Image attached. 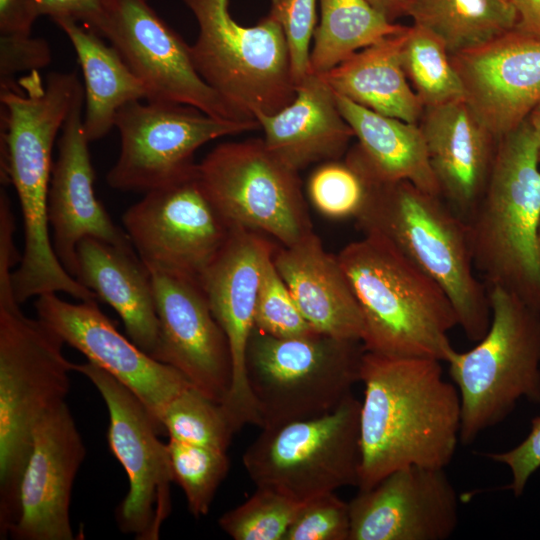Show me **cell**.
Returning <instances> with one entry per match:
<instances>
[{
	"label": "cell",
	"instance_id": "cell-1",
	"mask_svg": "<svg viewBox=\"0 0 540 540\" xmlns=\"http://www.w3.org/2000/svg\"><path fill=\"white\" fill-rule=\"evenodd\" d=\"M360 382L359 490L400 468L449 465L460 441L461 401L441 361L365 351Z\"/></svg>",
	"mask_w": 540,
	"mask_h": 540
},
{
	"label": "cell",
	"instance_id": "cell-2",
	"mask_svg": "<svg viewBox=\"0 0 540 540\" xmlns=\"http://www.w3.org/2000/svg\"><path fill=\"white\" fill-rule=\"evenodd\" d=\"M82 96L74 72H52L44 82L35 70L17 86L0 87V177L14 186L24 222V251L12 283L25 296L61 291L71 282L52 246L48 193L54 141Z\"/></svg>",
	"mask_w": 540,
	"mask_h": 540
},
{
	"label": "cell",
	"instance_id": "cell-3",
	"mask_svg": "<svg viewBox=\"0 0 540 540\" xmlns=\"http://www.w3.org/2000/svg\"><path fill=\"white\" fill-rule=\"evenodd\" d=\"M11 266L0 265V538L18 515L19 484L34 429L66 402L73 364L64 340L40 318L27 317L11 286Z\"/></svg>",
	"mask_w": 540,
	"mask_h": 540
},
{
	"label": "cell",
	"instance_id": "cell-4",
	"mask_svg": "<svg viewBox=\"0 0 540 540\" xmlns=\"http://www.w3.org/2000/svg\"><path fill=\"white\" fill-rule=\"evenodd\" d=\"M359 303L365 351L445 361L456 311L441 286L374 233L337 255Z\"/></svg>",
	"mask_w": 540,
	"mask_h": 540
},
{
	"label": "cell",
	"instance_id": "cell-5",
	"mask_svg": "<svg viewBox=\"0 0 540 540\" xmlns=\"http://www.w3.org/2000/svg\"><path fill=\"white\" fill-rule=\"evenodd\" d=\"M526 119L502 137L490 179L467 222L475 270L540 312V169Z\"/></svg>",
	"mask_w": 540,
	"mask_h": 540
},
{
	"label": "cell",
	"instance_id": "cell-6",
	"mask_svg": "<svg viewBox=\"0 0 540 540\" xmlns=\"http://www.w3.org/2000/svg\"><path fill=\"white\" fill-rule=\"evenodd\" d=\"M356 221L363 233L386 239L441 286L470 341L486 334L490 300L474 272L468 224L441 196L408 181L376 184Z\"/></svg>",
	"mask_w": 540,
	"mask_h": 540
},
{
	"label": "cell",
	"instance_id": "cell-7",
	"mask_svg": "<svg viewBox=\"0 0 540 540\" xmlns=\"http://www.w3.org/2000/svg\"><path fill=\"white\" fill-rule=\"evenodd\" d=\"M487 290L486 334L445 360L460 396L463 444L505 420L521 399L540 404V312L499 287Z\"/></svg>",
	"mask_w": 540,
	"mask_h": 540
},
{
	"label": "cell",
	"instance_id": "cell-8",
	"mask_svg": "<svg viewBox=\"0 0 540 540\" xmlns=\"http://www.w3.org/2000/svg\"><path fill=\"white\" fill-rule=\"evenodd\" d=\"M199 32L190 45L200 77L247 120L272 115L296 96L289 49L281 25L267 15L255 26L231 16L229 0H183Z\"/></svg>",
	"mask_w": 540,
	"mask_h": 540
},
{
	"label": "cell",
	"instance_id": "cell-9",
	"mask_svg": "<svg viewBox=\"0 0 540 540\" xmlns=\"http://www.w3.org/2000/svg\"><path fill=\"white\" fill-rule=\"evenodd\" d=\"M364 353L360 341L318 332L278 338L254 327L246 373L260 428L318 417L335 409L360 381Z\"/></svg>",
	"mask_w": 540,
	"mask_h": 540
},
{
	"label": "cell",
	"instance_id": "cell-10",
	"mask_svg": "<svg viewBox=\"0 0 540 540\" xmlns=\"http://www.w3.org/2000/svg\"><path fill=\"white\" fill-rule=\"evenodd\" d=\"M360 407L351 393L324 415L261 428L242 456L252 482L298 503L358 487Z\"/></svg>",
	"mask_w": 540,
	"mask_h": 540
},
{
	"label": "cell",
	"instance_id": "cell-11",
	"mask_svg": "<svg viewBox=\"0 0 540 540\" xmlns=\"http://www.w3.org/2000/svg\"><path fill=\"white\" fill-rule=\"evenodd\" d=\"M298 173L261 138L221 143L197 164L200 184L230 230L266 233L282 246L313 232Z\"/></svg>",
	"mask_w": 540,
	"mask_h": 540
},
{
	"label": "cell",
	"instance_id": "cell-12",
	"mask_svg": "<svg viewBox=\"0 0 540 540\" xmlns=\"http://www.w3.org/2000/svg\"><path fill=\"white\" fill-rule=\"evenodd\" d=\"M120 153L106 175L107 184L124 192L158 189L197 171L195 152L224 136L260 129L258 121L212 117L179 103L133 101L116 114Z\"/></svg>",
	"mask_w": 540,
	"mask_h": 540
},
{
	"label": "cell",
	"instance_id": "cell-13",
	"mask_svg": "<svg viewBox=\"0 0 540 540\" xmlns=\"http://www.w3.org/2000/svg\"><path fill=\"white\" fill-rule=\"evenodd\" d=\"M102 396L109 414L107 441L129 480V490L116 509L119 529L137 540H157L172 510L173 482L167 443H163L140 399L100 366L73 364Z\"/></svg>",
	"mask_w": 540,
	"mask_h": 540
},
{
	"label": "cell",
	"instance_id": "cell-14",
	"mask_svg": "<svg viewBox=\"0 0 540 540\" xmlns=\"http://www.w3.org/2000/svg\"><path fill=\"white\" fill-rule=\"evenodd\" d=\"M134 250L149 270L200 280L230 229L204 192L197 171L145 193L122 216Z\"/></svg>",
	"mask_w": 540,
	"mask_h": 540
},
{
	"label": "cell",
	"instance_id": "cell-15",
	"mask_svg": "<svg viewBox=\"0 0 540 540\" xmlns=\"http://www.w3.org/2000/svg\"><path fill=\"white\" fill-rule=\"evenodd\" d=\"M97 34L109 41L143 83L147 101L185 104L220 119L257 121L243 118L200 77L190 45L149 0H111Z\"/></svg>",
	"mask_w": 540,
	"mask_h": 540
},
{
	"label": "cell",
	"instance_id": "cell-16",
	"mask_svg": "<svg viewBox=\"0 0 540 540\" xmlns=\"http://www.w3.org/2000/svg\"><path fill=\"white\" fill-rule=\"evenodd\" d=\"M275 248L260 233L231 229L199 282L230 348L232 380L220 404L235 433L261 420L248 385L246 354L254 329V313L265 261Z\"/></svg>",
	"mask_w": 540,
	"mask_h": 540
},
{
	"label": "cell",
	"instance_id": "cell-17",
	"mask_svg": "<svg viewBox=\"0 0 540 540\" xmlns=\"http://www.w3.org/2000/svg\"><path fill=\"white\" fill-rule=\"evenodd\" d=\"M34 307L65 342L129 388L145 405L160 435L167 405L191 387L175 368L162 363L122 335L96 300L70 303L56 293L37 297Z\"/></svg>",
	"mask_w": 540,
	"mask_h": 540
},
{
	"label": "cell",
	"instance_id": "cell-18",
	"mask_svg": "<svg viewBox=\"0 0 540 540\" xmlns=\"http://www.w3.org/2000/svg\"><path fill=\"white\" fill-rule=\"evenodd\" d=\"M149 271L159 319L152 357L175 368L193 389L221 404L232 380L230 348L200 282L175 273Z\"/></svg>",
	"mask_w": 540,
	"mask_h": 540
},
{
	"label": "cell",
	"instance_id": "cell-19",
	"mask_svg": "<svg viewBox=\"0 0 540 540\" xmlns=\"http://www.w3.org/2000/svg\"><path fill=\"white\" fill-rule=\"evenodd\" d=\"M349 540H445L456 530L459 502L445 468L408 466L348 502Z\"/></svg>",
	"mask_w": 540,
	"mask_h": 540
},
{
	"label": "cell",
	"instance_id": "cell-20",
	"mask_svg": "<svg viewBox=\"0 0 540 540\" xmlns=\"http://www.w3.org/2000/svg\"><path fill=\"white\" fill-rule=\"evenodd\" d=\"M86 448L67 402L37 423L19 484L14 540H73L70 520L73 483Z\"/></svg>",
	"mask_w": 540,
	"mask_h": 540
},
{
	"label": "cell",
	"instance_id": "cell-21",
	"mask_svg": "<svg viewBox=\"0 0 540 540\" xmlns=\"http://www.w3.org/2000/svg\"><path fill=\"white\" fill-rule=\"evenodd\" d=\"M450 58L466 103L497 142L540 103V39L511 31Z\"/></svg>",
	"mask_w": 540,
	"mask_h": 540
},
{
	"label": "cell",
	"instance_id": "cell-22",
	"mask_svg": "<svg viewBox=\"0 0 540 540\" xmlns=\"http://www.w3.org/2000/svg\"><path fill=\"white\" fill-rule=\"evenodd\" d=\"M84 96L73 105L58 140L48 193V222L54 252L65 270L78 275L77 246L87 237L134 250L94 191V169L83 128Z\"/></svg>",
	"mask_w": 540,
	"mask_h": 540
},
{
	"label": "cell",
	"instance_id": "cell-23",
	"mask_svg": "<svg viewBox=\"0 0 540 540\" xmlns=\"http://www.w3.org/2000/svg\"><path fill=\"white\" fill-rule=\"evenodd\" d=\"M420 128L441 197L467 223L489 182L498 142L465 100L424 108Z\"/></svg>",
	"mask_w": 540,
	"mask_h": 540
},
{
	"label": "cell",
	"instance_id": "cell-24",
	"mask_svg": "<svg viewBox=\"0 0 540 540\" xmlns=\"http://www.w3.org/2000/svg\"><path fill=\"white\" fill-rule=\"evenodd\" d=\"M274 265L299 310L319 333L362 342L364 319L338 256L311 232L273 253Z\"/></svg>",
	"mask_w": 540,
	"mask_h": 540
},
{
	"label": "cell",
	"instance_id": "cell-25",
	"mask_svg": "<svg viewBox=\"0 0 540 540\" xmlns=\"http://www.w3.org/2000/svg\"><path fill=\"white\" fill-rule=\"evenodd\" d=\"M264 142L296 171L340 159L354 133L322 74L309 72L296 84L294 100L272 115L256 116Z\"/></svg>",
	"mask_w": 540,
	"mask_h": 540
},
{
	"label": "cell",
	"instance_id": "cell-26",
	"mask_svg": "<svg viewBox=\"0 0 540 540\" xmlns=\"http://www.w3.org/2000/svg\"><path fill=\"white\" fill-rule=\"evenodd\" d=\"M77 257L76 279L117 312L129 339L152 356L159 335L154 285L136 251L87 237Z\"/></svg>",
	"mask_w": 540,
	"mask_h": 540
},
{
	"label": "cell",
	"instance_id": "cell-27",
	"mask_svg": "<svg viewBox=\"0 0 540 540\" xmlns=\"http://www.w3.org/2000/svg\"><path fill=\"white\" fill-rule=\"evenodd\" d=\"M335 95L342 116L358 139L347 153L373 182L408 181L425 192L441 196L420 125L381 115Z\"/></svg>",
	"mask_w": 540,
	"mask_h": 540
},
{
	"label": "cell",
	"instance_id": "cell-28",
	"mask_svg": "<svg viewBox=\"0 0 540 540\" xmlns=\"http://www.w3.org/2000/svg\"><path fill=\"white\" fill-rule=\"evenodd\" d=\"M405 30L353 53L323 77L336 94L360 106L417 123L424 107L402 67Z\"/></svg>",
	"mask_w": 540,
	"mask_h": 540
},
{
	"label": "cell",
	"instance_id": "cell-29",
	"mask_svg": "<svg viewBox=\"0 0 540 540\" xmlns=\"http://www.w3.org/2000/svg\"><path fill=\"white\" fill-rule=\"evenodd\" d=\"M56 24L70 40L84 78L83 128L87 140L106 136L118 111L126 104L146 99L143 83L125 63L119 52L103 37L71 20Z\"/></svg>",
	"mask_w": 540,
	"mask_h": 540
},
{
	"label": "cell",
	"instance_id": "cell-30",
	"mask_svg": "<svg viewBox=\"0 0 540 540\" xmlns=\"http://www.w3.org/2000/svg\"><path fill=\"white\" fill-rule=\"evenodd\" d=\"M407 16L437 36L450 55L483 46L517 23L511 0H411Z\"/></svg>",
	"mask_w": 540,
	"mask_h": 540
},
{
	"label": "cell",
	"instance_id": "cell-31",
	"mask_svg": "<svg viewBox=\"0 0 540 540\" xmlns=\"http://www.w3.org/2000/svg\"><path fill=\"white\" fill-rule=\"evenodd\" d=\"M321 19L313 35L310 72L324 74L353 53L406 26L391 22L368 0H320Z\"/></svg>",
	"mask_w": 540,
	"mask_h": 540
},
{
	"label": "cell",
	"instance_id": "cell-32",
	"mask_svg": "<svg viewBox=\"0 0 540 540\" xmlns=\"http://www.w3.org/2000/svg\"><path fill=\"white\" fill-rule=\"evenodd\" d=\"M401 62L424 108L465 100L464 86L450 54L432 32L415 24L407 27Z\"/></svg>",
	"mask_w": 540,
	"mask_h": 540
},
{
	"label": "cell",
	"instance_id": "cell-33",
	"mask_svg": "<svg viewBox=\"0 0 540 540\" xmlns=\"http://www.w3.org/2000/svg\"><path fill=\"white\" fill-rule=\"evenodd\" d=\"M375 182L348 153L343 160L322 162L312 171L307 193L313 207L330 219L357 218Z\"/></svg>",
	"mask_w": 540,
	"mask_h": 540
},
{
	"label": "cell",
	"instance_id": "cell-34",
	"mask_svg": "<svg viewBox=\"0 0 540 540\" xmlns=\"http://www.w3.org/2000/svg\"><path fill=\"white\" fill-rule=\"evenodd\" d=\"M173 482L183 490L189 512L208 514L216 491L229 472L227 451L181 442H167Z\"/></svg>",
	"mask_w": 540,
	"mask_h": 540
},
{
	"label": "cell",
	"instance_id": "cell-35",
	"mask_svg": "<svg viewBox=\"0 0 540 540\" xmlns=\"http://www.w3.org/2000/svg\"><path fill=\"white\" fill-rule=\"evenodd\" d=\"M161 423L169 438L222 451L235 434L222 406L192 387L167 405Z\"/></svg>",
	"mask_w": 540,
	"mask_h": 540
},
{
	"label": "cell",
	"instance_id": "cell-36",
	"mask_svg": "<svg viewBox=\"0 0 540 540\" xmlns=\"http://www.w3.org/2000/svg\"><path fill=\"white\" fill-rule=\"evenodd\" d=\"M301 504L271 489L256 487L245 502L224 513L218 524L235 540H284Z\"/></svg>",
	"mask_w": 540,
	"mask_h": 540
},
{
	"label": "cell",
	"instance_id": "cell-37",
	"mask_svg": "<svg viewBox=\"0 0 540 540\" xmlns=\"http://www.w3.org/2000/svg\"><path fill=\"white\" fill-rule=\"evenodd\" d=\"M254 327L278 338L317 333L299 310L278 273L273 262V254L267 258L263 267L255 306Z\"/></svg>",
	"mask_w": 540,
	"mask_h": 540
},
{
	"label": "cell",
	"instance_id": "cell-38",
	"mask_svg": "<svg viewBox=\"0 0 540 540\" xmlns=\"http://www.w3.org/2000/svg\"><path fill=\"white\" fill-rule=\"evenodd\" d=\"M349 505L335 492L303 502L284 540H349Z\"/></svg>",
	"mask_w": 540,
	"mask_h": 540
},
{
	"label": "cell",
	"instance_id": "cell-39",
	"mask_svg": "<svg viewBox=\"0 0 540 540\" xmlns=\"http://www.w3.org/2000/svg\"><path fill=\"white\" fill-rule=\"evenodd\" d=\"M317 0H271L268 15L282 27L295 84L310 72V42L316 28Z\"/></svg>",
	"mask_w": 540,
	"mask_h": 540
},
{
	"label": "cell",
	"instance_id": "cell-40",
	"mask_svg": "<svg viewBox=\"0 0 540 540\" xmlns=\"http://www.w3.org/2000/svg\"><path fill=\"white\" fill-rule=\"evenodd\" d=\"M52 59L46 40L28 35H0V87L15 86L20 72L35 71Z\"/></svg>",
	"mask_w": 540,
	"mask_h": 540
},
{
	"label": "cell",
	"instance_id": "cell-41",
	"mask_svg": "<svg viewBox=\"0 0 540 540\" xmlns=\"http://www.w3.org/2000/svg\"><path fill=\"white\" fill-rule=\"evenodd\" d=\"M486 456L509 468L510 489L516 497L520 496L530 477L540 468V414L532 419L530 432L521 443L510 450Z\"/></svg>",
	"mask_w": 540,
	"mask_h": 540
},
{
	"label": "cell",
	"instance_id": "cell-42",
	"mask_svg": "<svg viewBox=\"0 0 540 540\" xmlns=\"http://www.w3.org/2000/svg\"><path fill=\"white\" fill-rule=\"evenodd\" d=\"M111 0H31L36 18L75 21L97 34Z\"/></svg>",
	"mask_w": 540,
	"mask_h": 540
},
{
	"label": "cell",
	"instance_id": "cell-43",
	"mask_svg": "<svg viewBox=\"0 0 540 540\" xmlns=\"http://www.w3.org/2000/svg\"><path fill=\"white\" fill-rule=\"evenodd\" d=\"M31 0H0V35H28L36 20Z\"/></svg>",
	"mask_w": 540,
	"mask_h": 540
},
{
	"label": "cell",
	"instance_id": "cell-44",
	"mask_svg": "<svg viewBox=\"0 0 540 540\" xmlns=\"http://www.w3.org/2000/svg\"><path fill=\"white\" fill-rule=\"evenodd\" d=\"M517 13L513 31L540 39V0H511Z\"/></svg>",
	"mask_w": 540,
	"mask_h": 540
},
{
	"label": "cell",
	"instance_id": "cell-45",
	"mask_svg": "<svg viewBox=\"0 0 540 540\" xmlns=\"http://www.w3.org/2000/svg\"><path fill=\"white\" fill-rule=\"evenodd\" d=\"M388 20L407 15L411 0H368Z\"/></svg>",
	"mask_w": 540,
	"mask_h": 540
},
{
	"label": "cell",
	"instance_id": "cell-46",
	"mask_svg": "<svg viewBox=\"0 0 540 540\" xmlns=\"http://www.w3.org/2000/svg\"><path fill=\"white\" fill-rule=\"evenodd\" d=\"M537 145L538 159L540 162V103L531 111L527 118Z\"/></svg>",
	"mask_w": 540,
	"mask_h": 540
},
{
	"label": "cell",
	"instance_id": "cell-47",
	"mask_svg": "<svg viewBox=\"0 0 540 540\" xmlns=\"http://www.w3.org/2000/svg\"><path fill=\"white\" fill-rule=\"evenodd\" d=\"M539 244H540V226H539Z\"/></svg>",
	"mask_w": 540,
	"mask_h": 540
}]
</instances>
